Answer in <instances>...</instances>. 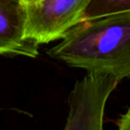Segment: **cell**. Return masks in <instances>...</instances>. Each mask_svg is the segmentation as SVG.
I'll use <instances>...</instances> for the list:
<instances>
[{
	"instance_id": "1",
	"label": "cell",
	"mask_w": 130,
	"mask_h": 130,
	"mask_svg": "<svg viewBox=\"0 0 130 130\" xmlns=\"http://www.w3.org/2000/svg\"><path fill=\"white\" fill-rule=\"evenodd\" d=\"M52 58L87 72L130 77V11L81 21L68 29Z\"/></svg>"
},
{
	"instance_id": "2",
	"label": "cell",
	"mask_w": 130,
	"mask_h": 130,
	"mask_svg": "<svg viewBox=\"0 0 130 130\" xmlns=\"http://www.w3.org/2000/svg\"><path fill=\"white\" fill-rule=\"evenodd\" d=\"M119 80L108 73L87 72L70 95L65 130H102L107 99Z\"/></svg>"
},
{
	"instance_id": "3",
	"label": "cell",
	"mask_w": 130,
	"mask_h": 130,
	"mask_svg": "<svg viewBox=\"0 0 130 130\" xmlns=\"http://www.w3.org/2000/svg\"><path fill=\"white\" fill-rule=\"evenodd\" d=\"M90 0H25L26 36L38 45L60 39L81 22Z\"/></svg>"
},
{
	"instance_id": "4",
	"label": "cell",
	"mask_w": 130,
	"mask_h": 130,
	"mask_svg": "<svg viewBox=\"0 0 130 130\" xmlns=\"http://www.w3.org/2000/svg\"><path fill=\"white\" fill-rule=\"evenodd\" d=\"M26 28L25 0H0V55H38L39 45L27 38Z\"/></svg>"
},
{
	"instance_id": "5",
	"label": "cell",
	"mask_w": 130,
	"mask_h": 130,
	"mask_svg": "<svg viewBox=\"0 0 130 130\" xmlns=\"http://www.w3.org/2000/svg\"><path fill=\"white\" fill-rule=\"evenodd\" d=\"M130 11V0H90L81 21Z\"/></svg>"
},
{
	"instance_id": "6",
	"label": "cell",
	"mask_w": 130,
	"mask_h": 130,
	"mask_svg": "<svg viewBox=\"0 0 130 130\" xmlns=\"http://www.w3.org/2000/svg\"><path fill=\"white\" fill-rule=\"evenodd\" d=\"M117 126L119 130H130V108L124 115H121L117 121Z\"/></svg>"
}]
</instances>
